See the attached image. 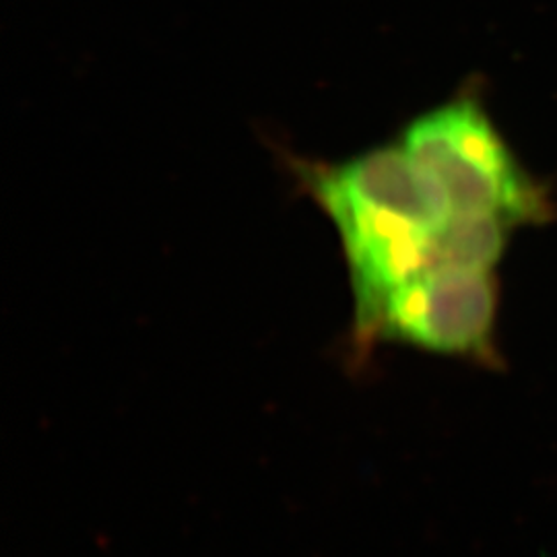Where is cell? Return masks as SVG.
Returning <instances> with one entry per match:
<instances>
[{
  "mask_svg": "<svg viewBox=\"0 0 557 557\" xmlns=\"http://www.w3.org/2000/svg\"><path fill=\"white\" fill-rule=\"evenodd\" d=\"M400 145L438 184L453 213H487L508 223L545 220L541 188L478 100L457 98L428 110L405 128Z\"/></svg>",
  "mask_w": 557,
  "mask_h": 557,
  "instance_id": "obj_1",
  "label": "cell"
},
{
  "mask_svg": "<svg viewBox=\"0 0 557 557\" xmlns=\"http://www.w3.org/2000/svg\"><path fill=\"white\" fill-rule=\"evenodd\" d=\"M301 184L319 205L343 202L438 230L453 209L438 184L405 147L386 145L333 165H298Z\"/></svg>",
  "mask_w": 557,
  "mask_h": 557,
  "instance_id": "obj_3",
  "label": "cell"
},
{
  "mask_svg": "<svg viewBox=\"0 0 557 557\" xmlns=\"http://www.w3.org/2000/svg\"><path fill=\"white\" fill-rule=\"evenodd\" d=\"M508 221L487 213H453L432 238V269L492 271L506 250Z\"/></svg>",
  "mask_w": 557,
  "mask_h": 557,
  "instance_id": "obj_4",
  "label": "cell"
},
{
  "mask_svg": "<svg viewBox=\"0 0 557 557\" xmlns=\"http://www.w3.org/2000/svg\"><path fill=\"white\" fill-rule=\"evenodd\" d=\"M498 312L492 271L434 267L403 281L380 306L372 341L481 358L490 354Z\"/></svg>",
  "mask_w": 557,
  "mask_h": 557,
  "instance_id": "obj_2",
  "label": "cell"
}]
</instances>
